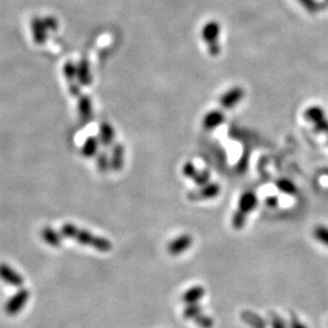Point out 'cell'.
I'll return each instance as SVG.
<instances>
[{"label":"cell","mask_w":328,"mask_h":328,"mask_svg":"<svg viewBox=\"0 0 328 328\" xmlns=\"http://www.w3.org/2000/svg\"><path fill=\"white\" fill-rule=\"evenodd\" d=\"M61 234L65 238H69L85 246L93 247L99 252H110L113 244L103 237H99L86 230H82L77 225L66 223L61 228Z\"/></svg>","instance_id":"obj_1"},{"label":"cell","mask_w":328,"mask_h":328,"mask_svg":"<svg viewBox=\"0 0 328 328\" xmlns=\"http://www.w3.org/2000/svg\"><path fill=\"white\" fill-rule=\"evenodd\" d=\"M30 298V292L26 288H20L12 298H10L5 305V312L10 316H14L26 306Z\"/></svg>","instance_id":"obj_2"},{"label":"cell","mask_w":328,"mask_h":328,"mask_svg":"<svg viewBox=\"0 0 328 328\" xmlns=\"http://www.w3.org/2000/svg\"><path fill=\"white\" fill-rule=\"evenodd\" d=\"M192 241L194 240L189 234L180 235L168 243L167 252L171 256H178L188 250L192 244Z\"/></svg>","instance_id":"obj_3"},{"label":"cell","mask_w":328,"mask_h":328,"mask_svg":"<svg viewBox=\"0 0 328 328\" xmlns=\"http://www.w3.org/2000/svg\"><path fill=\"white\" fill-rule=\"evenodd\" d=\"M220 186L216 183H208L205 186H202L200 189L190 191L187 198L190 201H201L206 199H213L220 194Z\"/></svg>","instance_id":"obj_4"},{"label":"cell","mask_w":328,"mask_h":328,"mask_svg":"<svg viewBox=\"0 0 328 328\" xmlns=\"http://www.w3.org/2000/svg\"><path fill=\"white\" fill-rule=\"evenodd\" d=\"M0 279L13 287H22L25 282L24 277L7 264H0Z\"/></svg>","instance_id":"obj_5"},{"label":"cell","mask_w":328,"mask_h":328,"mask_svg":"<svg viewBox=\"0 0 328 328\" xmlns=\"http://www.w3.org/2000/svg\"><path fill=\"white\" fill-rule=\"evenodd\" d=\"M41 236H42V239L52 247H60L62 245V241H63L62 234H59L52 228H49V226H45L41 232Z\"/></svg>","instance_id":"obj_6"},{"label":"cell","mask_w":328,"mask_h":328,"mask_svg":"<svg viewBox=\"0 0 328 328\" xmlns=\"http://www.w3.org/2000/svg\"><path fill=\"white\" fill-rule=\"evenodd\" d=\"M205 296V289L202 286H194L185 291L182 296V302L186 305L197 304L202 298Z\"/></svg>","instance_id":"obj_7"},{"label":"cell","mask_w":328,"mask_h":328,"mask_svg":"<svg viewBox=\"0 0 328 328\" xmlns=\"http://www.w3.org/2000/svg\"><path fill=\"white\" fill-rule=\"evenodd\" d=\"M257 206V198L254 192L246 191L241 196L238 204V209L244 213H250Z\"/></svg>","instance_id":"obj_8"},{"label":"cell","mask_w":328,"mask_h":328,"mask_svg":"<svg viewBox=\"0 0 328 328\" xmlns=\"http://www.w3.org/2000/svg\"><path fill=\"white\" fill-rule=\"evenodd\" d=\"M240 316L241 320L252 328H267V322L255 312L244 310L241 312Z\"/></svg>","instance_id":"obj_9"},{"label":"cell","mask_w":328,"mask_h":328,"mask_svg":"<svg viewBox=\"0 0 328 328\" xmlns=\"http://www.w3.org/2000/svg\"><path fill=\"white\" fill-rule=\"evenodd\" d=\"M123 166V151L121 147H116L111 161V167L114 171H120Z\"/></svg>","instance_id":"obj_10"},{"label":"cell","mask_w":328,"mask_h":328,"mask_svg":"<svg viewBox=\"0 0 328 328\" xmlns=\"http://www.w3.org/2000/svg\"><path fill=\"white\" fill-rule=\"evenodd\" d=\"M202 313V307L197 304H188L183 311V316L186 320H194Z\"/></svg>","instance_id":"obj_11"},{"label":"cell","mask_w":328,"mask_h":328,"mask_svg":"<svg viewBox=\"0 0 328 328\" xmlns=\"http://www.w3.org/2000/svg\"><path fill=\"white\" fill-rule=\"evenodd\" d=\"M313 237L319 242L328 246V228L324 225H318L313 230Z\"/></svg>","instance_id":"obj_12"},{"label":"cell","mask_w":328,"mask_h":328,"mask_svg":"<svg viewBox=\"0 0 328 328\" xmlns=\"http://www.w3.org/2000/svg\"><path fill=\"white\" fill-rule=\"evenodd\" d=\"M277 187L280 191L285 192L287 195H294L297 192V187L294 185L291 180L286 179V178H281L277 182Z\"/></svg>","instance_id":"obj_13"},{"label":"cell","mask_w":328,"mask_h":328,"mask_svg":"<svg viewBox=\"0 0 328 328\" xmlns=\"http://www.w3.org/2000/svg\"><path fill=\"white\" fill-rule=\"evenodd\" d=\"M246 216H247L246 213H244L243 211H241L239 209L234 213L232 223H233V226L235 230H241L243 228L245 224V221H246Z\"/></svg>","instance_id":"obj_14"},{"label":"cell","mask_w":328,"mask_h":328,"mask_svg":"<svg viewBox=\"0 0 328 328\" xmlns=\"http://www.w3.org/2000/svg\"><path fill=\"white\" fill-rule=\"evenodd\" d=\"M192 321H194L201 328H212L213 326V320L210 318V316L205 315L204 313H201Z\"/></svg>","instance_id":"obj_15"},{"label":"cell","mask_w":328,"mask_h":328,"mask_svg":"<svg viewBox=\"0 0 328 328\" xmlns=\"http://www.w3.org/2000/svg\"><path fill=\"white\" fill-rule=\"evenodd\" d=\"M209 178H210V176H209L208 171H202V172L197 173V175L194 178V182L198 186L202 187V186H205L209 183Z\"/></svg>","instance_id":"obj_16"},{"label":"cell","mask_w":328,"mask_h":328,"mask_svg":"<svg viewBox=\"0 0 328 328\" xmlns=\"http://www.w3.org/2000/svg\"><path fill=\"white\" fill-rule=\"evenodd\" d=\"M97 167H98V170L102 173H105L108 171L110 162L107 160L106 155H104V154L99 155L98 160H97Z\"/></svg>","instance_id":"obj_17"},{"label":"cell","mask_w":328,"mask_h":328,"mask_svg":"<svg viewBox=\"0 0 328 328\" xmlns=\"http://www.w3.org/2000/svg\"><path fill=\"white\" fill-rule=\"evenodd\" d=\"M270 321H271V326L272 328H287L284 320H282L278 314L275 312H271L270 313Z\"/></svg>","instance_id":"obj_18"},{"label":"cell","mask_w":328,"mask_h":328,"mask_svg":"<svg viewBox=\"0 0 328 328\" xmlns=\"http://www.w3.org/2000/svg\"><path fill=\"white\" fill-rule=\"evenodd\" d=\"M96 149H97V144L95 139H89L83 148V155H85L86 157H90L95 155L96 153Z\"/></svg>","instance_id":"obj_19"},{"label":"cell","mask_w":328,"mask_h":328,"mask_svg":"<svg viewBox=\"0 0 328 328\" xmlns=\"http://www.w3.org/2000/svg\"><path fill=\"white\" fill-rule=\"evenodd\" d=\"M198 171H197V169L196 167L192 165L191 163H187L184 165L183 167V174L188 177V178H191V179H194L195 176L197 175Z\"/></svg>","instance_id":"obj_20"},{"label":"cell","mask_w":328,"mask_h":328,"mask_svg":"<svg viewBox=\"0 0 328 328\" xmlns=\"http://www.w3.org/2000/svg\"><path fill=\"white\" fill-rule=\"evenodd\" d=\"M290 328H307V326L298 318L297 315L291 314V319H290Z\"/></svg>","instance_id":"obj_21"},{"label":"cell","mask_w":328,"mask_h":328,"mask_svg":"<svg viewBox=\"0 0 328 328\" xmlns=\"http://www.w3.org/2000/svg\"><path fill=\"white\" fill-rule=\"evenodd\" d=\"M277 202H278V200H277V198L276 197H269L267 200H266V203H267V205L268 206H270V207H274V206H276L277 205Z\"/></svg>","instance_id":"obj_22"}]
</instances>
